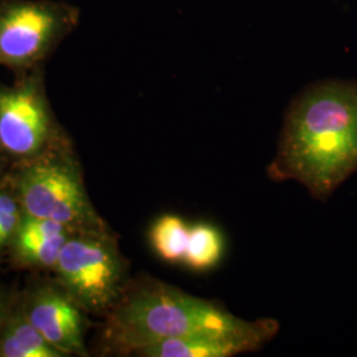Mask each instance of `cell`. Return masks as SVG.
<instances>
[{"instance_id": "obj_1", "label": "cell", "mask_w": 357, "mask_h": 357, "mask_svg": "<svg viewBox=\"0 0 357 357\" xmlns=\"http://www.w3.org/2000/svg\"><path fill=\"white\" fill-rule=\"evenodd\" d=\"M268 172L301 183L318 200L357 172V81H321L291 103Z\"/></svg>"}, {"instance_id": "obj_2", "label": "cell", "mask_w": 357, "mask_h": 357, "mask_svg": "<svg viewBox=\"0 0 357 357\" xmlns=\"http://www.w3.org/2000/svg\"><path fill=\"white\" fill-rule=\"evenodd\" d=\"M268 319H241L213 301L143 275L130 280L122 298L106 315L103 351L135 355L166 339L255 331Z\"/></svg>"}, {"instance_id": "obj_3", "label": "cell", "mask_w": 357, "mask_h": 357, "mask_svg": "<svg viewBox=\"0 0 357 357\" xmlns=\"http://www.w3.org/2000/svg\"><path fill=\"white\" fill-rule=\"evenodd\" d=\"M8 180L28 215L73 230L110 229L90 202L82 168L65 137L38 156L11 165Z\"/></svg>"}, {"instance_id": "obj_4", "label": "cell", "mask_w": 357, "mask_h": 357, "mask_svg": "<svg viewBox=\"0 0 357 357\" xmlns=\"http://www.w3.org/2000/svg\"><path fill=\"white\" fill-rule=\"evenodd\" d=\"M52 273L78 306L98 317L114 308L131 280L112 229L73 230Z\"/></svg>"}, {"instance_id": "obj_5", "label": "cell", "mask_w": 357, "mask_h": 357, "mask_svg": "<svg viewBox=\"0 0 357 357\" xmlns=\"http://www.w3.org/2000/svg\"><path fill=\"white\" fill-rule=\"evenodd\" d=\"M75 11L51 1L0 4V65L24 70L40 63L76 22Z\"/></svg>"}, {"instance_id": "obj_6", "label": "cell", "mask_w": 357, "mask_h": 357, "mask_svg": "<svg viewBox=\"0 0 357 357\" xmlns=\"http://www.w3.org/2000/svg\"><path fill=\"white\" fill-rule=\"evenodd\" d=\"M64 138L38 75L0 85V151L11 163L35 158Z\"/></svg>"}, {"instance_id": "obj_7", "label": "cell", "mask_w": 357, "mask_h": 357, "mask_svg": "<svg viewBox=\"0 0 357 357\" xmlns=\"http://www.w3.org/2000/svg\"><path fill=\"white\" fill-rule=\"evenodd\" d=\"M20 301L26 318L52 347L64 356H89L85 345L88 314L54 278L29 283Z\"/></svg>"}, {"instance_id": "obj_8", "label": "cell", "mask_w": 357, "mask_h": 357, "mask_svg": "<svg viewBox=\"0 0 357 357\" xmlns=\"http://www.w3.org/2000/svg\"><path fill=\"white\" fill-rule=\"evenodd\" d=\"M280 330L275 319H270L258 330L237 335H199L191 337L166 339L139 349L143 357H230L255 352L271 340Z\"/></svg>"}, {"instance_id": "obj_9", "label": "cell", "mask_w": 357, "mask_h": 357, "mask_svg": "<svg viewBox=\"0 0 357 357\" xmlns=\"http://www.w3.org/2000/svg\"><path fill=\"white\" fill-rule=\"evenodd\" d=\"M72 233L73 229L63 224L23 211L7 255L16 268L53 271Z\"/></svg>"}, {"instance_id": "obj_10", "label": "cell", "mask_w": 357, "mask_h": 357, "mask_svg": "<svg viewBox=\"0 0 357 357\" xmlns=\"http://www.w3.org/2000/svg\"><path fill=\"white\" fill-rule=\"evenodd\" d=\"M0 357H65L26 318L20 293L13 294L11 306L0 328Z\"/></svg>"}, {"instance_id": "obj_11", "label": "cell", "mask_w": 357, "mask_h": 357, "mask_svg": "<svg viewBox=\"0 0 357 357\" xmlns=\"http://www.w3.org/2000/svg\"><path fill=\"white\" fill-rule=\"evenodd\" d=\"M224 250L225 243L218 228L208 222H197L190 225L183 264L195 271H206L216 268Z\"/></svg>"}, {"instance_id": "obj_12", "label": "cell", "mask_w": 357, "mask_h": 357, "mask_svg": "<svg viewBox=\"0 0 357 357\" xmlns=\"http://www.w3.org/2000/svg\"><path fill=\"white\" fill-rule=\"evenodd\" d=\"M190 225L176 215L158 217L149 231L153 252L168 264H183Z\"/></svg>"}, {"instance_id": "obj_13", "label": "cell", "mask_w": 357, "mask_h": 357, "mask_svg": "<svg viewBox=\"0 0 357 357\" xmlns=\"http://www.w3.org/2000/svg\"><path fill=\"white\" fill-rule=\"evenodd\" d=\"M22 216L23 208L7 175L0 183V262L3 257L7 255Z\"/></svg>"}, {"instance_id": "obj_14", "label": "cell", "mask_w": 357, "mask_h": 357, "mask_svg": "<svg viewBox=\"0 0 357 357\" xmlns=\"http://www.w3.org/2000/svg\"><path fill=\"white\" fill-rule=\"evenodd\" d=\"M13 294L3 287H0V328L3 326V321L6 319V315L8 312V308L11 306L13 299Z\"/></svg>"}, {"instance_id": "obj_15", "label": "cell", "mask_w": 357, "mask_h": 357, "mask_svg": "<svg viewBox=\"0 0 357 357\" xmlns=\"http://www.w3.org/2000/svg\"><path fill=\"white\" fill-rule=\"evenodd\" d=\"M11 165L13 163L8 159V156L0 151V183L7 178V175L10 172V168H11Z\"/></svg>"}]
</instances>
